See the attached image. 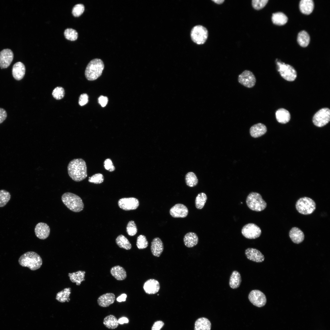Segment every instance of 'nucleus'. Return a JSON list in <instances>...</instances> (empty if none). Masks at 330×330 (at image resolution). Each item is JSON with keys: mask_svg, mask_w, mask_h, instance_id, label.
<instances>
[{"mask_svg": "<svg viewBox=\"0 0 330 330\" xmlns=\"http://www.w3.org/2000/svg\"><path fill=\"white\" fill-rule=\"evenodd\" d=\"M13 58V53L9 49H4L0 52V67L1 69L8 67L12 63Z\"/></svg>", "mask_w": 330, "mask_h": 330, "instance_id": "nucleus-14", "label": "nucleus"}, {"mask_svg": "<svg viewBox=\"0 0 330 330\" xmlns=\"http://www.w3.org/2000/svg\"><path fill=\"white\" fill-rule=\"evenodd\" d=\"M185 181L186 185L190 187L196 185L198 183V179L194 173L192 172L188 173L185 176Z\"/></svg>", "mask_w": 330, "mask_h": 330, "instance_id": "nucleus-36", "label": "nucleus"}, {"mask_svg": "<svg viewBox=\"0 0 330 330\" xmlns=\"http://www.w3.org/2000/svg\"><path fill=\"white\" fill-rule=\"evenodd\" d=\"M61 200L65 206L73 212H79L83 209L84 205L82 199L75 194L64 193L62 196Z\"/></svg>", "mask_w": 330, "mask_h": 330, "instance_id": "nucleus-4", "label": "nucleus"}, {"mask_svg": "<svg viewBox=\"0 0 330 330\" xmlns=\"http://www.w3.org/2000/svg\"><path fill=\"white\" fill-rule=\"evenodd\" d=\"M207 199V197L205 193H199L195 200L196 207L198 209H202L204 206Z\"/></svg>", "mask_w": 330, "mask_h": 330, "instance_id": "nucleus-37", "label": "nucleus"}, {"mask_svg": "<svg viewBox=\"0 0 330 330\" xmlns=\"http://www.w3.org/2000/svg\"><path fill=\"white\" fill-rule=\"evenodd\" d=\"M88 101V96L86 94H82L80 95L79 100V104L81 106L86 105Z\"/></svg>", "mask_w": 330, "mask_h": 330, "instance_id": "nucleus-47", "label": "nucleus"}, {"mask_svg": "<svg viewBox=\"0 0 330 330\" xmlns=\"http://www.w3.org/2000/svg\"><path fill=\"white\" fill-rule=\"evenodd\" d=\"M208 36L207 29L201 25L194 26L191 31V37L193 41L197 44H204Z\"/></svg>", "mask_w": 330, "mask_h": 330, "instance_id": "nucleus-8", "label": "nucleus"}, {"mask_svg": "<svg viewBox=\"0 0 330 330\" xmlns=\"http://www.w3.org/2000/svg\"><path fill=\"white\" fill-rule=\"evenodd\" d=\"M25 72L24 65L21 62H18L13 65L12 69L13 77L17 80L22 79L24 76Z\"/></svg>", "mask_w": 330, "mask_h": 330, "instance_id": "nucleus-19", "label": "nucleus"}, {"mask_svg": "<svg viewBox=\"0 0 330 330\" xmlns=\"http://www.w3.org/2000/svg\"><path fill=\"white\" fill-rule=\"evenodd\" d=\"M297 40L299 44L302 47H306L310 41V36L305 31H300L298 34Z\"/></svg>", "mask_w": 330, "mask_h": 330, "instance_id": "nucleus-34", "label": "nucleus"}, {"mask_svg": "<svg viewBox=\"0 0 330 330\" xmlns=\"http://www.w3.org/2000/svg\"><path fill=\"white\" fill-rule=\"evenodd\" d=\"M211 324L209 320L205 317L198 318L195 324L194 330H210Z\"/></svg>", "mask_w": 330, "mask_h": 330, "instance_id": "nucleus-28", "label": "nucleus"}, {"mask_svg": "<svg viewBox=\"0 0 330 330\" xmlns=\"http://www.w3.org/2000/svg\"><path fill=\"white\" fill-rule=\"evenodd\" d=\"M183 241L186 246L188 248H192L198 244V237L196 233L189 232L185 235Z\"/></svg>", "mask_w": 330, "mask_h": 330, "instance_id": "nucleus-26", "label": "nucleus"}, {"mask_svg": "<svg viewBox=\"0 0 330 330\" xmlns=\"http://www.w3.org/2000/svg\"><path fill=\"white\" fill-rule=\"evenodd\" d=\"M67 170L69 177L76 182L82 181L87 176L86 163L82 158L71 160L68 164Z\"/></svg>", "mask_w": 330, "mask_h": 330, "instance_id": "nucleus-1", "label": "nucleus"}, {"mask_svg": "<svg viewBox=\"0 0 330 330\" xmlns=\"http://www.w3.org/2000/svg\"><path fill=\"white\" fill-rule=\"evenodd\" d=\"M276 61L277 70L281 76L288 81H294L297 76V72L295 68L289 64L279 61Z\"/></svg>", "mask_w": 330, "mask_h": 330, "instance_id": "nucleus-7", "label": "nucleus"}, {"mask_svg": "<svg viewBox=\"0 0 330 330\" xmlns=\"http://www.w3.org/2000/svg\"><path fill=\"white\" fill-rule=\"evenodd\" d=\"M289 236L292 241L296 244L301 243L304 239L303 232L297 227H294L291 229L289 232Z\"/></svg>", "mask_w": 330, "mask_h": 330, "instance_id": "nucleus-22", "label": "nucleus"}, {"mask_svg": "<svg viewBox=\"0 0 330 330\" xmlns=\"http://www.w3.org/2000/svg\"><path fill=\"white\" fill-rule=\"evenodd\" d=\"M238 80L240 84L248 88L253 87L256 82V78L254 74L248 70H244L238 76Z\"/></svg>", "mask_w": 330, "mask_h": 330, "instance_id": "nucleus-12", "label": "nucleus"}, {"mask_svg": "<svg viewBox=\"0 0 330 330\" xmlns=\"http://www.w3.org/2000/svg\"><path fill=\"white\" fill-rule=\"evenodd\" d=\"M7 113L3 108H0V124L2 123L6 119Z\"/></svg>", "mask_w": 330, "mask_h": 330, "instance_id": "nucleus-50", "label": "nucleus"}, {"mask_svg": "<svg viewBox=\"0 0 330 330\" xmlns=\"http://www.w3.org/2000/svg\"><path fill=\"white\" fill-rule=\"evenodd\" d=\"M103 323L106 327L110 329L116 328L119 324L118 320L112 315L106 316L104 319Z\"/></svg>", "mask_w": 330, "mask_h": 330, "instance_id": "nucleus-33", "label": "nucleus"}, {"mask_svg": "<svg viewBox=\"0 0 330 330\" xmlns=\"http://www.w3.org/2000/svg\"><path fill=\"white\" fill-rule=\"evenodd\" d=\"M330 120V110L327 108H322L314 115L313 122L316 126L321 127L327 124Z\"/></svg>", "mask_w": 330, "mask_h": 330, "instance_id": "nucleus-9", "label": "nucleus"}, {"mask_svg": "<svg viewBox=\"0 0 330 330\" xmlns=\"http://www.w3.org/2000/svg\"><path fill=\"white\" fill-rule=\"evenodd\" d=\"M71 290L70 288H65L57 293L56 299L61 303L69 302L70 300L69 296L71 293Z\"/></svg>", "mask_w": 330, "mask_h": 330, "instance_id": "nucleus-32", "label": "nucleus"}, {"mask_svg": "<svg viewBox=\"0 0 330 330\" xmlns=\"http://www.w3.org/2000/svg\"><path fill=\"white\" fill-rule=\"evenodd\" d=\"M164 324V323L161 321H156L152 327V330H160Z\"/></svg>", "mask_w": 330, "mask_h": 330, "instance_id": "nucleus-48", "label": "nucleus"}, {"mask_svg": "<svg viewBox=\"0 0 330 330\" xmlns=\"http://www.w3.org/2000/svg\"><path fill=\"white\" fill-rule=\"evenodd\" d=\"M35 235L38 238L44 240L49 236L50 229L49 226L44 222H39L35 226Z\"/></svg>", "mask_w": 330, "mask_h": 330, "instance_id": "nucleus-16", "label": "nucleus"}, {"mask_svg": "<svg viewBox=\"0 0 330 330\" xmlns=\"http://www.w3.org/2000/svg\"><path fill=\"white\" fill-rule=\"evenodd\" d=\"M245 255L249 260L257 262H261L264 260L265 258L262 253L257 249L249 248L245 251Z\"/></svg>", "mask_w": 330, "mask_h": 330, "instance_id": "nucleus-17", "label": "nucleus"}, {"mask_svg": "<svg viewBox=\"0 0 330 330\" xmlns=\"http://www.w3.org/2000/svg\"><path fill=\"white\" fill-rule=\"evenodd\" d=\"M18 262L21 266L28 267L32 270L39 269L42 263L40 255L32 251H28L22 255L18 259Z\"/></svg>", "mask_w": 330, "mask_h": 330, "instance_id": "nucleus-2", "label": "nucleus"}, {"mask_svg": "<svg viewBox=\"0 0 330 330\" xmlns=\"http://www.w3.org/2000/svg\"><path fill=\"white\" fill-rule=\"evenodd\" d=\"M85 9L84 6L82 4L75 5L73 7L72 13L75 17H78L83 13Z\"/></svg>", "mask_w": 330, "mask_h": 330, "instance_id": "nucleus-44", "label": "nucleus"}, {"mask_svg": "<svg viewBox=\"0 0 330 330\" xmlns=\"http://www.w3.org/2000/svg\"><path fill=\"white\" fill-rule=\"evenodd\" d=\"M212 1L217 4H222L225 1L224 0H214Z\"/></svg>", "mask_w": 330, "mask_h": 330, "instance_id": "nucleus-53", "label": "nucleus"}, {"mask_svg": "<svg viewBox=\"0 0 330 330\" xmlns=\"http://www.w3.org/2000/svg\"><path fill=\"white\" fill-rule=\"evenodd\" d=\"M262 231L260 228L253 223H249L245 225L241 229V233L245 238L255 239L259 237Z\"/></svg>", "mask_w": 330, "mask_h": 330, "instance_id": "nucleus-10", "label": "nucleus"}, {"mask_svg": "<svg viewBox=\"0 0 330 330\" xmlns=\"http://www.w3.org/2000/svg\"><path fill=\"white\" fill-rule=\"evenodd\" d=\"M110 273L115 279L119 280L125 279L127 276V273L125 269L119 266H116L112 267L110 270Z\"/></svg>", "mask_w": 330, "mask_h": 330, "instance_id": "nucleus-24", "label": "nucleus"}, {"mask_svg": "<svg viewBox=\"0 0 330 330\" xmlns=\"http://www.w3.org/2000/svg\"><path fill=\"white\" fill-rule=\"evenodd\" d=\"M136 245L139 249L146 248L148 246V242L146 237L142 235L138 236L137 239Z\"/></svg>", "mask_w": 330, "mask_h": 330, "instance_id": "nucleus-40", "label": "nucleus"}, {"mask_svg": "<svg viewBox=\"0 0 330 330\" xmlns=\"http://www.w3.org/2000/svg\"><path fill=\"white\" fill-rule=\"evenodd\" d=\"M98 101L101 107H104L107 104L108 99L107 97L101 95L99 97Z\"/></svg>", "mask_w": 330, "mask_h": 330, "instance_id": "nucleus-49", "label": "nucleus"}, {"mask_svg": "<svg viewBox=\"0 0 330 330\" xmlns=\"http://www.w3.org/2000/svg\"><path fill=\"white\" fill-rule=\"evenodd\" d=\"M119 323L120 324H123L124 323H127L129 322V320L126 317H122L119 318L118 320Z\"/></svg>", "mask_w": 330, "mask_h": 330, "instance_id": "nucleus-52", "label": "nucleus"}, {"mask_svg": "<svg viewBox=\"0 0 330 330\" xmlns=\"http://www.w3.org/2000/svg\"><path fill=\"white\" fill-rule=\"evenodd\" d=\"M275 116L277 121L282 124H285L288 122L291 118L289 112L284 108L278 109L276 112Z\"/></svg>", "mask_w": 330, "mask_h": 330, "instance_id": "nucleus-25", "label": "nucleus"}, {"mask_svg": "<svg viewBox=\"0 0 330 330\" xmlns=\"http://www.w3.org/2000/svg\"><path fill=\"white\" fill-rule=\"evenodd\" d=\"M314 3L312 0H301L299 4L300 11L303 13L309 15L313 11Z\"/></svg>", "mask_w": 330, "mask_h": 330, "instance_id": "nucleus-27", "label": "nucleus"}, {"mask_svg": "<svg viewBox=\"0 0 330 330\" xmlns=\"http://www.w3.org/2000/svg\"><path fill=\"white\" fill-rule=\"evenodd\" d=\"M116 242L118 246L121 248L128 250L131 248V245L128 239L123 235H119L116 238Z\"/></svg>", "mask_w": 330, "mask_h": 330, "instance_id": "nucleus-35", "label": "nucleus"}, {"mask_svg": "<svg viewBox=\"0 0 330 330\" xmlns=\"http://www.w3.org/2000/svg\"><path fill=\"white\" fill-rule=\"evenodd\" d=\"M163 248V243L160 238L157 237L153 239L151 242V250L154 256L159 257L162 253Z\"/></svg>", "mask_w": 330, "mask_h": 330, "instance_id": "nucleus-21", "label": "nucleus"}, {"mask_svg": "<svg viewBox=\"0 0 330 330\" xmlns=\"http://www.w3.org/2000/svg\"><path fill=\"white\" fill-rule=\"evenodd\" d=\"M64 35L67 39L74 41L76 40L78 37V33L75 29L71 28L66 29L64 32Z\"/></svg>", "mask_w": 330, "mask_h": 330, "instance_id": "nucleus-39", "label": "nucleus"}, {"mask_svg": "<svg viewBox=\"0 0 330 330\" xmlns=\"http://www.w3.org/2000/svg\"><path fill=\"white\" fill-rule=\"evenodd\" d=\"M250 301L254 306L258 307L264 306L266 302L265 295L258 290H254L250 292L248 295Z\"/></svg>", "mask_w": 330, "mask_h": 330, "instance_id": "nucleus-11", "label": "nucleus"}, {"mask_svg": "<svg viewBox=\"0 0 330 330\" xmlns=\"http://www.w3.org/2000/svg\"><path fill=\"white\" fill-rule=\"evenodd\" d=\"M115 299V295L112 293H108L99 296L97 299L98 305L102 307H106L113 304Z\"/></svg>", "mask_w": 330, "mask_h": 330, "instance_id": "nucleus-20", "label": "nucleus"}, {"mask_svg": "<svg viewBox=\"0 0 330 330\" xmlns=\"http://www.w3.org/2000/svg\"><path fill=\"white\" fill-rule=\"evenodd\" d=\"M104 178L103 175L101 173L95 174L89 177V182L96 184H100L102 183L104 181Z\"/></svg>", "mask_w": 330, "mask_h": 330, "instance_id": "nucleus-41", "label": "nucleus"}, {"mask_svg": "<svg viewBox=\"0 0 330 330\" xmlns=\"http://www.w3.org/2000/svg\"><path fill=\"white\" fill-rule=\"evenodd\" d=\"M126 229L128 234L130 236H134L137 232L136 225L133 221H130L128 222Z\"/></svg>", "mask_w": 330, "mask_h": 330, "instance_id": "nucleus-43", "label": "nucleus"}, {"mask_svg": "<svg viewBox=\"0 0 330 330\" xmlns=\"http://www.w3.org/2000/svg\"><path fill=\"white\" fill-rule=\"evenodd\" d=\"M188 212L187 207L181 204H175L170 210V215L175 218L185 217L188 215Z\"/></svg>", "mask_w": 330, "mask_h": 330, "instance_id": "nucleus-15", "label": "nucleus"}, {"mask_svg": "<svg viewBox=\"0 0 330 330\" xmlns=\"http://www.w3.org/2000/svg\"><path fill=\"white\" fill-rule=\"evenodd\" d=\"M268 2V0H253L252 5L254 9L259 10L264 8Z\"/></svg>", "mask_w": 330, "mask_h": 330, "instance_id": "nucleus-45", "label": "nucleus"}, {"mask_svg": "<svg viewBox=\"0 0 330 330\" xmlns=\"http://www.w3.org/2000/svg\"><path fill=\"white\" fill-rule=\"evenodd\" d=\"M127 297V295L126 294H123L117 298L116 300L119 302H124L126 301Z\"/></svg>", "mask_w": 330, "mask_h": 330, "instance_id": "nucleus-51", "label": "nucleus"}, {"mask_svg": "<svg viewBox=\"0 0 330 330\" xmlns=\"http://www.w3.org/2000/svg\"><path fill=\"white\" fill-rule=\"evenodd\" d=\"M296 208L301 214L308 215L312 214L315 211L316 204L312 199L307 197L299 198L295 204Z\"/></svg>", "mask_w": 330, "mask_h": 330, "instance_id": "nucleus-6", "label": "nucleus"}, {"mask_svg": "<svg viewBox=\"0 0 330 330\" xmlns=\"http://www.w3.org/2000/svg\"><path fill=\"white\" fill-rule=\"evenodd\" d=\"M160 288L159 282L154 279L147 280L144 284L143 288L146 293L153 294L158 292Z\"/></svg>", "mask_w": 330, "mask_h": 330, "instance_id": "nucleus-18", "label": "nucleus"}, {"mask_svg": "<svg viewBox=\"0 0 330 330\" xmlns=\"http://www.w3.org/2000/svg\"><path fill=\"white\" fill-rule=\"evenodd\" d=\"M241 282V278L240 273L237 271H233L230 277V287L233 289L237 288L240 286Z\"/></svg>", "mask_w": 330, "mask_h": 330, "instance_id": "nucleus-31", "label": "nucleus"}, {"mask_svg": "<svg viewBox=\"0 0 330 330\" xmlns=\"http://www.w3.org/2000/svg\"><path fill=\"white\" fill-rule=\"evenodd\" d=\"M267 128L266 126L261 123L253 125L250 129L251 136L255 138L262 136L265 134Z\"/></svg>", "mask_w": 330, "mask_h": 330, "instance_id": "nucleus-23", "label": "nucleus"}, {"mask_svg": "<svg viewBox=\"0 0 330 330\" xmlns=\"http://www.w3.org/2000/svg\"><path fill=\"white\" fill-rule=\"evenodd\" d=\"M104 68V64L101 60L98 58L92 60L86 68L85 72L86 78L90 81L96 79L101 75Z\"/></svg>", "mask_w": 330, "mask_h": 330, "instance_id": "nucleus-3", "label": "nucleus"}, {"mask_svg": "<svg viewBox=\"0 0 330 330\" xmlns=\"http://www.w3.org/2000/svg\"><path fill=\"white\" fill-rule=\"evenodd\" d=\"M10 197L9 192L4 189L0 190V207L6 205L10 200Z\"/></svg>", "mask_w": 330, "mask_h": 330, "instance_id": "nucleus-38", "label": "nucleus"}, {"mask_svg": "<svg viewBox=\"0 0 330 330\" xmlns=\"http://www.w3.org/2000/svg\"><path fill=\"white\" fill-rule=\"evenodd\" d=\"M85 271L79 270L73 273H69L68 276L72 282L76 283V285H79L82 282L85 280Z\"/></svg>", "mask_w": 330, "mask_h": 330, "instance_id": "nucleus-30", "label": "nucleus"}, {"mask_svg": "<svg viewBox=\"0 0 330 330\" xmlns=\"http://www.w3.org/2000/svg\"><path fill=\"white\" fill-rule=\"evenodd\" d=\"M104 166L105 169L110 172H112L115 170V167L110 158L105 160L104 162Z\"/></svg>", "mask_w": 330, "mask_h": 330, "instance_id": "nucleus-46", "label": "nucleus"}, {"mask_svg": "<svg viewBox=\"0 0 330 330\" xmlns=\"http://www.w3.org/2000/svg\"><path fill=\"white\" fill-rule=\"evenodd\" d=\"M139 204L138 200L134 197L122 198L118 202L119 207L125 211L135 210L138 207Z\"/></svg>", "mask_w": 330, "mask_h": 330, "instance_id": "nucleus-13", "label": "nucleus"}, {"mask_svg": "<svg viewBox=\"0 0 330 330\" xmlns=\"http://www.w3.org/2000/svg\"><path fill=\"white\" fill-rule=\"evenodd\" d=\"M287 16L284 13L278 12L272 14V21L275 25L281 26L286 24L288 21Z\"/></svg>", "mask_w": 330, "mask_h": 330, "instance_id": "nucleus-29", "label": "nucleus"}, {"mask_svg": "<svg viewBox=\"0 0 330 330\" xmlns=\"http://www.w3.org/2000/svg\"><path fill=\"white\" fill-rule=\"evenodd\" d=\"M65 92L64 88L60 86L56 87L53 90L52 94L54 98L57 100H60L64 96Z\"/></svg>", "mask_w": 330, "mask_h": 330, "instance_id": "nucleus-42", "label": "nucleus"}, {"mask_svg": "<svg viewBox=\"0 0 330 330\" xmlns=\"http://www.w3.org/2000/svg\"><path fill=\"white\" fill-rule=\"evenodd\" d=\"M246 203L251 210L258 212L263 210L267 206V204L261 195L256 192L249 193L247 197Z\"/></svg>", "mask_w": 330, "mask_h": 330, "instance_id": "nucleus-5", "label": "nucleus"}]
</instances>
